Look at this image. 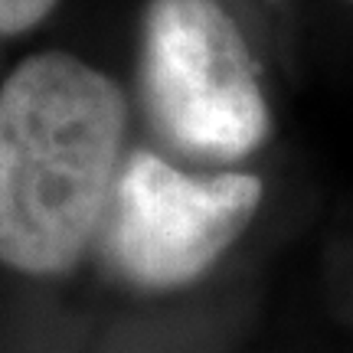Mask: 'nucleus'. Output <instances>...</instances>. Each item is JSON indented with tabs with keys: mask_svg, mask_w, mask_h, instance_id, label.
<instances>
[{
	"mask_svg": "<svg viewBox=\"0 0 353 353\" xmlns=\"http://www.w3.org/2000/svg\"><path fill=\"white\" fill-rule=\"evenodd\" d=\"M128 105L114 79L39 52L0 88V262L56 275L79 262L118 183Z\"/></svg>",
	"mask_w": 353,
	"mask_h": 353,
	"instance_id": "obj_1",
	"label": "nucleus"
},
{
	"mask_svg": "<svg viewBox=\"0 0 353 353\" xmlns=\"http://www.w3.org/2000/svg\"><path fill=\"white\" fill-rule=\"evenodd\" d=\"M141 85L154 125L180 151L236 161L268 138V101L249 43L216 0H151Z\"/></svg>",
	"mask_w": 353,
	"mask_h": 353,
	"instance_id": "obj_2",
	"label": "nucleus"
},
{
	"mask_svg": "<svg viewBox=\"0 0 353 353\" xmlns=\"http://www.w3.org/2000/svg\"><path fill=\"white\" fill-rule=\"evenodd\" d=\"M262 180L252 174L190 176L151 151L128 157L108 206V259L141 288L200 278L252 223Z\"/></svg>",
	"mask_w": 353,
	"mask_h": 353,
	"instance_id": "obj_3",
	"label": "nucleus"
},
{
	"mask_svg": "<svg viewBox=\"0 0 353 353\" xmlns=\"http://www.w3.org/2000/svg\"><path fill=\"white\" fill-rule=\"evenodd\" d=\"M59 0H0V33H23L37 26Z\"/></svg>",
	"mask_w": 353,
	"mask_h": 353,
	"instance_id": "obj_4",
	"label": "nucleus"
},
{
	"mask_svg": "<svg viewBox=\"0 0 353 353\" xmlns=\"http://www.w3.org/2000/svg\"><path fill=\"white\" fill-rule=\"evenodd\" d=\"M347 3H353V0H347Z\"/></svg>",
	"mask_w": 353,
	"mask_h": 353,
	"instance_id": "obj_5",
	"label": "nucleus"
}]
</instances>
